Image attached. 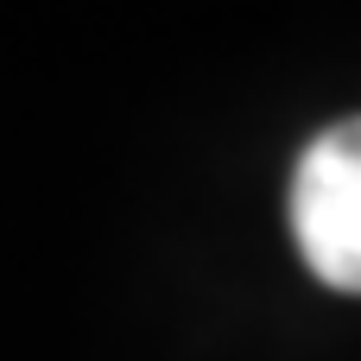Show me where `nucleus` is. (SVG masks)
I'll return each mask as SVG.
<instances>
[{"mask_svg":"<svg viewBox=\"0 0 361 361\" xmlns=\"http://www.w3.org/2000/svg\"><path fill=\"white\" fill-rule=\"evenodd\" d=\"M292 235L330 292L361 298V114L324 127L292 171Z\"/></svg>","mask_w":361,"mask_h":361,"instance_id":"1","label":"nucleus"}]
</instances>
